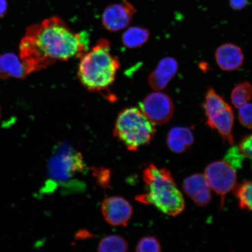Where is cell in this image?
Instances as JSON below:
<instances>
[{
    "label": "cell",
    "instance_id": "cell-25",
    "mask_svg": "<svg viewBox=\"0 0 252 252\" xmlns=\"http://www.w3.org/2000/svg\"><path fill=\"white\" fill-rule=\"evenodd\" d=\"M8 10L7 0H0V19L4 17Z\"/></svg>",
    "mask_w": 252,
    "mask_h": 252
},
{
    "label": "cell",
    "instance_id": "cell-21",
    "mask_svg": "<svg viewBox=\"0 0 252 252\" xmlns=\"http://www.w3.org/2000/svg\"><path fill=\"white\" fill-rule=\"evenodd\" d=\"M245 158V157L239 151L238 148L232 146L226 153L224 160L236 171L238 169L242 168V163Z\"/></svg>",
    "mask_w": 252,
    "mask_h": 252
},
{
    "label": "cell",
    "instance_id": "cell-13",
    "mask_svg": "<svg viewBox=\"0 0 252 252\" xmlns=\"http://www.w3.org/2000/svg\"><path fill=\"white\" fill-rule=\"evenodd\" d=\"M178 70V64L175 59L168 57L163 58L159 62L156 70L150 75V86L156 91L165 89Z\"/></svg>",
    "mask_w": 252,
    "mask_h": 252
},
{
    "label": "cell",
    "instance_id": "cell-23",
    "mask_svg": "<svg viewBox=\"0 0 252 252\" xmlns=\"http://www.w3.org/2000/svg\"><path fill=\"white\" fill-rule=\"evenodd\" d=\"M240 153L247 158H252V135L245 137L238 147Z\"/></svg>",
    "mask_w": 252,
    "mask_h": 252
},
{
    "label": "cell",
    "instance_id": "cell-4",
    "mask_svg": "<svg viewBox=\"0 0 252 252\" xmlns=\"http://www.w3.org/2000/svg\"><path fill=\"white\" fill-rule=\"evenodd\" d=\"M156 133L155 125L140 108L131 107L120 112L115 123L113 135L129 151H137L149 144Z\"/></svg>",
    "mask_w": 252,
    "mask_h": 252
},
{
    "label": "cell",
    "instance_id": "cell-18",
    "mask_svg": "<svg viewBox=\"0 0 252 252\" xmlns=\"http://www.w3.org/2000/svg\"><path fill=\"white\" fill-rule=\"evenodd\" d=\"M252 181H245L235 189L234 193L242 210H252Z\"/></svg>",
    "mask_w": 252,
    "mask_h": 252
},
{
    "label": "cell",
    "instance_id": "cell-11",
    "mask_svg": "<svg viewBox=\"0 0 252 252\" xmlns=\"http://www.w3.org/2000/svg\"><path fill=\"white\" fill-rule=\"evenodd\" d=\"M183 189L198 206L206 207L212 201V189L204 175L201 173H195L185 179Z\"/></svg>",
    "mask_w": 252,
    "mask_h": 252
},
{
    "label": "cell",
    "instance_id": "cell-2",
    "mask_svg": "<svg viewBox=\"0 0 252 252\" xmlns=\"http://www.w3.org/2000/svg\"><path fill=\"white\" fill-rule=\"evenodd\" d=\"M110 47L108 39H101L80 57L77 75L87 90L100 92L114 83L121 63L112 54Z\"/></svg>",
    "mask_w": 252,
    "mask_h": 252
},
{
    "label": "cell",
    "instance_id": "cell-7",
    "mask_svg": "<svg viewBox=\"0 0 252 252\" xmlns=\"http://www.w3.org/2000/svg\"><path fill=\"white\" fill-rule=\"evenodd\" d=\"M204 175L211 188L220 197V209H221L224 206L226 194L236 187L235 170L225 160H220L208 165Z\"/></svg>",
    "mask_w": 252,
    "mask_h": 252
},
{
    "label": "cell",
    "instance_id": "cell-20",
    "mask_svg": "<svg viewBox=\"0 0 252 252\" xmlns=\"http://www.w3.org/2000/svg\"><path fill=\"white\" fill-rule=\"evenodd\" d=\"M135 251L137 252H159L162 250L158 239L155 236H149L140 239Z\"/></svg>",
    "mask_w": 252,
    "mask_h": 252
},
{
    "label": "cell",
    "instance_id": "cell-9",
    "mask_svg": "<svg viewBox=\"0 0 252 252\" xmlns=\"http://www.w3.org/2000/svg\"><path fill=\"white\" fill-rule=\"evenodd\" d=\"M136 12V8L127 0L110 5L103 12V27L112 32L124 30L130 24Z\"/></svg>",
    "mask_w": 252,
    "mask_h": 252
},
{
    "label": "cell",
    "instance_id": "cell-22",
    "mask_svg": "<svg viewBox=\"0 0 252 252\" xmlns=\"http://www.w3.org/2000/svg\"><path fill=\"white\" fill-rule=\"evenodd\" d=\"M239 121L244 127L252 128V104L247 102L239 107Z\"/></svg>",
    "mask_w": 252,
    "mask_h": 252
},
{
    "label": "cell",
    "instance_id": "cell-10",
    "mask_svg": "<svg viewBox=\"0 0 252 252\" xmlns=\"http://www.w3.org/2000/svg\"><path fill=\"white\" fill-rule=\"evenodd\" d=\"M104 219L113 226H126L133 215V207L125 198L112 196L105 198L101 206Z\"/></svg>",
    "mask_w": 252,
    "mask_h": 252
},
{
    "label": "cell",
    "instance_id": "cell-19",
    "mask_svg": "<svg viewBox=\"0 0 252 252\" xmlns=\"http://www.w3.org/2000/svg\"><path fill=\"white\" fill-rule=\"evenodd\" d=\"M251 97L252 87L248 82L238 84L232 91V103L236 108L250 101Z\"/></svg>",
    "mask_w": 252,
    "mask_h": 252
},
{
    "label": "cell",
    "instance_id": "cell-8",
    "mask_svg": "<svg viewBox=\"0 0 252 252\" xmlns=\"http://www.w3.org/2000/svg\"><path fill=\"white\" fill-rule=\"evenodd\" d=\"M140 109L155 126L166 124L173 113V104L166 94L156 91L149 94L140 103Z\"/></svg>",
    "mask_w": 252,
    "mask_h": 252
},
{
    "label": "cell",
    "instance_id": "cell-6",
    "mask_svg": "<svg viewBox=\"0 0 252 252\" xmlns=\"http://www.w3.org/2000/svg\"><path fill=\"white\" fill-rule=\"evenodd\" d=\"M203 108L207 116V125L219 131L223 141L234 146L235 140L232 129L234 116L231 107L215 90L209 88Z\"/></svg>",
    "mask_w": 252,
    "mask_h": 252
},
{
    "label": "cell",
    "instance_id": "cell-14",
    "mask_svg": "<svg viewBox=\"0 0 252 252\" xmlns=\"http://www.w3.org/2000/svg\"><path fill=\"white\" fill-rule=\"evenodd\" d=\"M28 75L26 66L20 56L12 53L0 55V78L23 79Z\"/></svg>",
    "mask_w": 252,
    "mask_h": 252
},
{
    "label": "cell",
    "instance_id": "cell-5",
    "mask_svg": "<svg viewBox=\"0 0 252 252\" xmlns=\"http://www.w3.org/2000/svg\"><path fill=\"white\" fill-rule=\"evenodd\" d=\"M86 169L83 155L71 145L66 143L56 147L47 165L49 178L52 181L59 184L69 182Z\"/></svg>",
    "mask_w": 252,
    "mask_h": 252
},
{
    "label": "cell",
    "instance_id": "cell-24",
    "mask_svg": "<svg viewBox=\"0 0 252 252\" xmlns=\"http://www.w3.org/2000/svg\"><path fill=\"white\" fill-rule=\"evenodd\" d=\"M250 0H229V5L233 10L241 11L249 5Z\"/></svg>",
    "mask_w": 252,
    "mask_h": 252
},
{
    "label": "cell",
    "instance_id": "cell-26",
    "mask_svg": "<svg viewBox=\"0 0 252 252\" xmlns=\"http://www.w3.org/2000/svg\"><path fill=\"white\" fill-rule=\"evenodd\" d=\"M1 106H0V118H1Z\"/></svg>",
    "mask_w": 252,
    "mask_h": 252
},
{
    "label": "cell",
    "instance_id": "cell-12",
    "mask_svg": "<svg viewBox=\"0 0 252 252\" xmlns=\"http://www.w3.org/2000/svg\"><path fill=\"white\" fill-rule=\"evenodd\" d=\"M217 64L223 71L237 70L243 64L244 55L240 47L232 43H225L216 52Z\"/></svg>",
    "mask_w": 252,
    "mask_h": 252
},
{
    "label": "cell",
    "instance_id": "cell-3",
    "mask_svg": "<svg viewBox=\"0 0 252 252\" xmlns=\"http://www.w3.org/2000/svg\"><path fill=\"white\" fill-rule=\"evenodd\" d=\"M143 178L146 192L135 197L138 202L153 205L169 216H177L184 212V196L168 169L158 168L151 163L144 170Z\"/></svg>",
    "mask_w": 252,
    "mask_h": 252
},
{
    "label": "cell",
    "instance_id": "cell-17",
    "mask_svg": "<svg viewBox=\"0 0 252 252\" xmlns=\"http://www.w3.org/2000/svg\"><path fill=\"white\" fill-rule=\"evenodd\" d=\"M128 242L125 239L117 235H110L100 240L97 247V251L125 252L128 250Z\"/></svg>",
    "mask_w": 252,
    "mask_h": 252
},
{
    "label": "cell",
    "instance_id": "cell-1",
    "mask_svg": "<svg viewBox=\"0 0 252 252\" xmlns=\"http://www.w3.org/2000/svg\"><path fill=\"white\" fill-rule=\"evenodd\" d=\"M87 33H77L58 16L27 28L19 46L20 59L29 75L58 62L80 58L88 50Z\"/></svg>",
    "mask_w": 252,
    "mask_h": 252
},
{
    "label": "cell",
    "instance_id": "cell-16",
    "mask_svg": "<svg viewBox=\"0 0 252 252\" xmlns=\"http://www.w3.org/2000/svg\"><path fill=\"white\" fill-rule=\"evenodd\" d=\"M150 37V32L146 28L133 27L128 28L122 35V42L127 48L135 49L143 46Z\"/></svg>",
    "mask_w": 252,
    "mask_h": 252
},
{
    "label": "cell",
    "instance_id": "cell-15",
    "mask_svg": "<svg viewBox=\"0 0 252 252\" xmlns=\"http://www.w3.org/2000/svg\"><path fill=\"white\" fill-rule=\"evenodd\" d=\"M194 143V136L190 129L187 127H174L169 131L166 143L173 153H185Z\"/></svg>",
    "mask_w": 252,
    "mask_h": 252
}]
</instances>
